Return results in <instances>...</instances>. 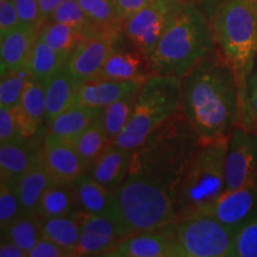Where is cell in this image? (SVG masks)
<instances>
[{"label": "cell", "instance_id": "cell-6", "mask_svg": "<svg viewBox=\"0 0 257 257\" xmlns=\"http://www.w3.org/2000/svg\"><path fill=\"white\" fill-rule=\"evenodd\" d=\"M230 136L199 144L182 180L178 197V219L210 206L226 191L225 162Z\"/></svg>", "mask_w": 257, "mask_h": 257}, {"label": "cell", "instance_id": "cell-45", "mask_svg": "<svg viewBox=\"0 0 257 257\" xmlns=\"http://www.w3.org/2000/svg\"><path fill=\"white\" fill-rule=\"evenodd\" d=\"M64 2L66 0H38L42 25L46 23L48 18L50 17V15Z\"/></svg>", "mask_w": 257, "mask_h": 257}, {"label": "cell", "instance_id": "cell-5", "mask_svg": "<svg viewBox=\"0 0 257 257\" xmlns=\"http://www.w3.org/2000/svg\"><path fill=\"white\" fill-rule=\"evenodd\" d=\"M180 99L179 78L148 76L138 92L130 120L113 143L135 152L180 110Z\"/></svg>", "mask_w": 257, "mask_h": 257}, {"label": "cell", "instance_id": "cell-9", "mask_svg": "<svg viewBox=\"0 0 257 257\" xmlns=\"http://www.w3.org/2000/svg\"><path fill=\"white\" fill-rule=\"evenodd\" d=\"M80 238L75 256H107L130 231L114 220L85 211L78 212Z\"/></svg>", "mask_w": 257, "mask_h": 257}, {"label": "cell", "instance_id": "cell-12", "mask_svg": "<svg viewBox=\"0 0 257 257\" xmlns=\"http://www.w3.org/2000/svg\"><path fill=\"white\" fill-rule=\"evenodd\" d=\"M106 257H180L174 224L165 229L128 234Z\"/></svg>", "mask_w": 257, "mask_h": 257}, {"label": "cell", "instance_id": "cell-41", "mask_svg": "<svg viewBox=\"0 0 257 257\" xmlns=\"http://www.w3.org/2000/svg\"><path fill=\"white\" fill-rule=\"evenodd\" d=\"M14 4L17 9L22 24L34 25L41 29L42 23L38 0H14Z\"/></svg>", "mask_w": 257, "mask_h": 257}, {"label": "cell", "instance_id": "cell-16", "mask_svg": "<svg viewBox=\"0 0 257 257\" xmlns=\"http://www.w3.org/2000/svg\"><path fill=\"white\" fill-rule=\"evenodd\" d=\"M40 28L21 24L0 37V70L2 75L17 72L27 66L32 48L35 46Z\"/></svg>", "mask_w": 257, "mask_h": 257}, {"label": "cell", "instance_id": "cell-23", "mask_svg": "<svg viewBox=\"0 0 257 257\" xmlns=\"http://www.w3.org/2000/svg\"><path fill=\"white\" fill-rule=\"evenodd\" d=\"M104 108L74 104L51 121L49 131L67 142L74 143L83 131L100 115Z\"/></svg>", "mask_w": 257, "mask_h": 257}, {"label": "cell", "instance_id": "cell-4", "mask_svg": "<svg viewBox=\"0 0 257 257\" xmlns=\"http://www.w3.org/2000/svg\"><path fill=\"white\" fill-rule=\"evenodd\" d=\"M210 25L221 55L236 70L243 101L257 55V0H223L213 9Z\"/></svg>", "mask_w": 257, "mask_h": 257}, {"label": "cell", "instance_id": "cell-36", "mask_svg": "<svg viewBox=\"0 0 257 257\" xmlns=\"http://www.w3.org/2000/svg\"><path fill=\"white\" fill-rule=\"evenodd\" d=\"M232 257H257V207L237 232Z\"/></svg>", "mask_w": 257, "mask_h": 257}, {"label": "cell", "instance_id": "cell-25", "mask_svg": "<svg viewBox=\"0 0 257 257\" xmlns=\"http://www.w3.org/2000/svg\"><path fill=\"white\" fill-rule=\"evenodd\" d=\"M67 61L68 57L62 55L38 36L25 68L30 74L31 80L46 85L48 80L66 67Z\"/></svg>", "mask_w": 257, "mask_h": 257}, {"label": "cell", "instance_id": "cell-35", "mask_svg": "<svg viewBox=\"0 0 257 257\" xmlns=\"http://www.w3.org/2000/svg\"><path fill=\"white\" fill-rule=\"evenodd\" d=\"M22 214L21 202L15 184L8 180L0 182V226L2 230L8 227Z\"/></svg>", "mask_w": 257, "mask_h": 257}, {"label": "cell", "instance_id": "cell-44", "mask_svg": "<svg viewBox=\"0 0 257 257\" xmlns=\"http://www.w3.org/2000/svg\"><path fill=\"white\" fill-rule=\"evenodd\" d=\"M0 256L2 257H27L28 253L17 244L11 240L2 238L0 245Z\"/></svg>", "mask_w": 257, "mask_h": 257}, {"label": "cell", "instance_id": "cell-17", "mask_svg": "<svg viewBox=\"0 0 257 257\" xmlns=\"http://www.w3.org/2000/svg\"><path fill=\"white\" fill-rule=\"evenodd\" d=\"M34 138H21L0 146L2 180L17 181L25 173L42 162V147L38 148L32 142Z\"/></svg>", "mask_w": 257, "mask_h": 257}, {"label": "cell", "instance_id": "cell-33", "mask_svg": "<svg viewBox=\"0 0 257 257\" xmlns=\"http://www.w3.org/2000/svg\"><path fill=\"white\" fill-rule=\"evenodd\" d=\"M31 80L28 69H19L17 72L2 75L0 81V107L14 108L21 100V96L28 82Z\"/></svg>", "mask_w": 257, "mask_h": 257}, {"label": "cell", "instance_id": "cell-28", "mask_svg": "<svg viewBox=\"0 0 257 257\" xmlns=\"http://www.w3.org/2000/svg\"><path fill=\"white\" fill-rule=\"evenodd\" d=\"M38 36L68 59L74 49L86 38L78 29L57 22H46L41 27Z\"/></svg>", "mask_w": 257, "mask_h": 257}, {"label": "cell", "instance_id": "cell-40", "mask_svg": "<svg viewBox=\"0 0 257 257\" xmlns=\"http://www.w3.org/2000/svg\"><path fill=\"white\" fill-rule=\"evenodd\" d=\"M12 112H14L16 124H17L18 130L22 136L24 138L36 137L42 124L38 123L35 118H32L19 104H17L12 108Z\"/></svg>", "mask_w": 257, "mask_h": 257}, {"label": "cell", "instance_id": "cell-11", "mask_svg": "<svg viewBox=\"0 0 257 257\" xmlns=\"http://www.w3.org/2000/svg\"><path fill=\"white\" fill-rule=\"evenodd\" d=\"M119 32H104L86 37L70 54L66 68L79 83L96 79L108 56L117 47Z\"/></svg>", "mask_w": 257, "mask_h": 257}, {"label": "cell", "instance_id": "cell-2", "mask_svg": "<svg viewBox=\"0 0 257 257\" xmlns=\"http://www.w3.org/2000/svg\"><path fill=\"white\" fill-rule=\"evenodd\" d=\"M200 137L181 110L134 152L127 176L168 193L178 200L182 180Z\"/></svg>", "mask_w": 257, "mask_h": 257}, {"label": "cell", "instance_id": "cell-34", "mask_svg": "<svg viewBox=\"0 0 257 257\" xmlns=\"http://www.w3.org/2000/svg\"><path fill=\"white\" fill-rule=\"evenodd\" d=\"M18 104L38 123H43L46 117V85L30 80Z\"/></svg>", "mask_w": 257, "mask_h": 257}, {"label": "cell", "instance_id": "cell-21", "mask_svg": "<svg viewBox=\"0 0 257 257\" xmlns=\"http://www.w3.org/2000/svg\"><path fill=\"white\" fill-rule=\"evenodd\" d=\"M78 197L73 184L54 181L43 193L35 211L38 220L70 216L79 210Z\"/></svg>", "mask_w": 257, "mask_h": 257}, {"label": "cell", "instance_id": "cell-29", "mask_svg": "<svg viewBox=\"0 0 257 257\" xmlns=\"http://www.w3.org/2000/svg\"><path fill=\"white\" fill-rule=\"evenodd\" d=\"M140 89L123 96L119 100L112 102L111 105L106 106L102 110V121H104L106 134H107L111 143L117 140V137L121 134V131L124 130L130 120Z\"/></svg>", "mask_w": 257, "mask_h": 257}, {"label": "cell", "instance_id": "cell-7", "mask_svg": "<svg viewBox=\"0 0 257 257\" xmlns=\"http://www.w3.org/2000/svg\"><path fill=\"white\" fill-rule=\"evenodd\" d=\"M238 230L201 212L180 218L174 224L180 257H232Z\"/></svg>", "mask_w": 257, "mask_h": 257}, {"label": "cell", "instance_id": "cell-46", "mask_svg": "<svg viewBox=\"0 0 257 257\" xmlns=\"http://www.w3.org/2000/svg\"><path fill=\"white\" fill-rule=\"evenodd\" d=\"M186 2L187 3H189V4H201V3H216V6L219 4V3H221L223 2V0H186ZM216 6H214V8H216Z\"/></svg>", "mask_w": 257, "mask_h": 257}, {"label": "cell", "instance_id": "cell-42", "mask_svg": "<svg viewBox=\"0 0 257 257\" xmlns=\"http://www.w3.org/2000/svg\"><path fill=\"white\" fill-rule=\"evenodd\" d=\"M72 253L60 246L59 244L54 243L53 240L42 238L35 244V246L28 252V257H68Z\"/></svg>", "mask_w": 257, "mask_h": 257}, {"label": "cell", "instance_id": "cell-15", "mask_svg": "<svg viewBox=\"0 0 257 257\" xmlns=\"http://www.w3.org/2000/svg\"><path fill=\"white\" fill-rule=\"evenodd\" d=\"M73 186L78 197L80 210L110 218L115 223L126 227L121 217L119 204L115 198L114 191H108L107 188L101 186L89 175L88 172L80 175L73 182Z\"/></svg>", "mask_w": 257, "mask_h": 257}, {"label": "cell", "instance_id": "cell-1", "mask_svg": "<svg viewBox=\"0 0 257 257\" xmlns=\"http://www.w3.org/2000/svg\"><path fill=\"white\" fill-rule=\"evenodd\" d=\"M180 110L201 142L230 136L242 117L236 70L219 54H210L180 79Z\"/></svg>", "mask_w": 257, "mask_h": 257}, {"label": "cell", "instance_id": "cell-20", "mask_svg": "<svg viewBox=\"0 0 257 257\" xmlns=\"http://www.w3.org/2000/svg\"><path fill=\"white\" fill-rule=\"evenodd\" d=\"M150 75L148 59L140 51L120 50L115 47L98 78L114 81H146Z\"/></svg>", "mask_w": 257, "mask_h": 257}, {"label": "cell", "instance_id": "cell-14", "mask_svg": "<svg viewBox=\"0 0 257 257\" xmlns=\"http://www.w3.org/2000/svg\"><path fill=\"white\" fill-rule=\"evenodd\" d=\"M256 207L257 180L232 191H225L216 201L200 212L239 229L251 217Z\"/></svg>", "mask_w": 257, "mask_h": 257}, {"label": "cell", "instance_id": "cell-37", "mask_svg": "<svg viewBox=\"0 0 257 257\" xmlns=\"http://www.w3.org/2000/svg\"><path fill=\"white\" fill-rule=\"evenodd\" d=\"M243 115L246 124L257 126V70H252L246 80L242 106V117Z\"/></svg>", "mask_w": 257, "mask_h": 257}, {"label": "cell", "instance_id": "cell-38", "mask_svg": "<svg viewBox=\"0 0 257 257\" xmlns=\"http://www.w3.org/2000/svg\"><path fill=\"white\" fill-rule=\"evenodd\" d=\"M24 138L16 124L12 108L0 107V144Z\"/></svg>", "mask_w": 257, "mask_h": 257}, {"label": "cell", "instance_id": "cell-19", "mask_svg": "<svg viewBox=\"0 0 257 257\" xmlns=\"http://www.w3.org/2000/svg\"><path fill=\"white\" fill-rule=\"evenodd\" d=\"M133 155L131 150L111 143L87 172L108 191H115L126 179Z\"/></svg>", "mask_w": 257, "mask_h": 257}, {"label": "cell", "instance_id": "cell-31", "mask_svg": "<svg viewBox=\"0 0 257 257\" xmlns=\"http://www.w3.org/2000/svg\"><path fill=\"white\" fill-rule=\"evenodd\" d=\"M47 22H57V23L68 24L81 31L86 37L96 36L104 34L98 25L92 22V19L86 15L83 9L80 6L78 0H66L57 8Z\"/></svg>", "mask_w": 257, "mask_h": 257}, {"label": "cell", "instance_id": "cell-27", "mask_svg": "<svg viewBox=\"0 0 257 257\" xmlns=\"http://www.w3.org/2000/svg\"><path fill=\"white\" fill-rule=\"evenodd\" d=\"M101 113L73 143L87 170L111 144L106 134Z\"/></svg>", "mask_w": 257, "mask_h": 257}, {"label": "cell", "instance_id": "cell-3", "mask_svg": "<svg viewBox=\"0 0 257 257\" xmlns=\"http://www.w3.org/2000/svg\"><path fill=\"white\" fill-rule=\"evenodd\" d=\"M214 44L210 21L188 3L148 56L150 74L181 79L199 61L213 53Z\"/></svg>", "mask_w": 257, "mask_h": 257}, {"label": "cell", "instance_id": "cell-43", "mask_svg": "<svg viewBox=\"0 0 257 257\" xmlns=\"http://www.w3.org/2000/svg\"><path fill=\"white\" fill-rule=\"evenodd\" d=\"M115 10H117L118 17L121 22L126 21V19L136 14L137 11L146 8L149 4L155 2V0H113Z\"/></svg>", "mask_w": 257, "mask_h": 257}, {"label": "cell", "instance_id": "cell-39", "mask_svg": "<svg viewBox=\"0 0 257 257\" xmlns=\"http://www.w3.org/2000/svg\"><path fill=\"white\" fill-rule=\"evenodd\" d=\"M22 24L14 0H0V37Z\"/></svg>", "mask_w": 257, "mask_h": 257}, {"label": "cell", "instance_id": "cell-22", "mask_svg": "<svg viewBox=\"0 0 257 257\" xmlns=\"http://www.w3.org/2000/svg\"><path fill=\"white\" fill-rule=\"evenodd\" d=\"M79 83L68 73L66 67L46 82V117L48 126L56 117L75 104Z\"/></svg>", "mask_w": 257, "mask_h": 257}, {"label": "cell", "instance_id": "cell-13", "mask_svg": "<svg viewBox=\"0 0 257 257\" xmlns=\"http://www.w3.org/2000/svg\"><path fill=\"white\" fill-rule=\"evenodd\" d=\"M42 165L55 181L69 184L87 172L73 143L55 136L50 131H48L42 143Z\"/></svg>", "mask_w": 257, "mask_h": 257}, {"label": "cell", "instance_id": "cell-18", "mask_svg": "<svg viewBox=\"0 0 257 257\" xmlns=\"http://www.w3.org/2000/svg\"><path fill=\"white\" fill-rule=\"evenodd\" d=\"M144 81H114L96 78L80 83L75 96V104L88 107L105 108L123 96L136 92Z\"/></svg>", "mask_w": 257, "mask_h": 257}, {"label": "cell", "instance_id": "cell-32", "mask_svg": "<svg viewBox=\"0 0 257 257\" xmlns=\"http://www.w3.org/2000/svg\"><path fill=\"white\" fill-rule=\"evenodd\" d=\"M79 4L101 30L119 32L123 22L118 17L113 0H78Z\"/></svg>", "mask_w": 257, "mask_h": 257}, {"label": "cell", "instance_id": "cell-24", "mask_svg": "<svg viewBox=\"0 0 257 257\" xmlns=\"http://www.w3.org/2000/svg\"><path fill=\"white\" fill-rule=\"evenodd\" d=\"M54 181L55 180L41 162L14 182L22 214H35L41 197Z\"/></svg>", "mask_w": 257, "mask_h": 257}, {"label": "cell", "instance_id": "cell-26", "mask_svg": "<svg viewBox=\"0 0 257 257\" xmlns=\"http://www.w3.org/2000/svg\"><path fill=\"white\" fill-rule=\"evenodd\" d=\"M42 237L53 240L75 256L80 238V223L78 212L70 216L50 218L41 220Z\"/></svg>", "mask_w": 257, "mask_h": 257}, {"label": "cell", "instance_id": "cell-10", "mask_svg": "<svg viewBox=\"0 0 257 257\" xmlns=\"http://www.w3.org/2000/svg\"><path fill=\"white\" fill-rule=\"evenodd\" d=\"M257 180V136L242 127L230 135L225 162L226 191L239 188Z\"/></svg>", "mask_w": 257, "mask_h": 257}, {"label": "cell", "instance_id": "cell-8", "mask_svg": "<svg viewBox=\"0 0 257 257\" xmlns=\"http://www.w3.org/2000/svg\"><path fill=\"white\" fill-rule=\"evenodd\" d=\"M187 4L186 0H155L124 22L125 36L148 59L173 19Z\"/></svg>", "mask_w": 257, "mask_h": 257}, {"label": "cell", "instance_id": "cell-30", "mask_svg": "<svg viewBox=\"0 0 257 257\" xmlns=\"http://www.w3.org/2000/svg\"><path fill=\"white\" fill-rule=\"evenodd\" d=\"M2 232V238L16 243L28 253L42 238L41 221L35 214H21Z\"/></svg>", "mask_w": 257, "mask_h": 257}]
</instances>
